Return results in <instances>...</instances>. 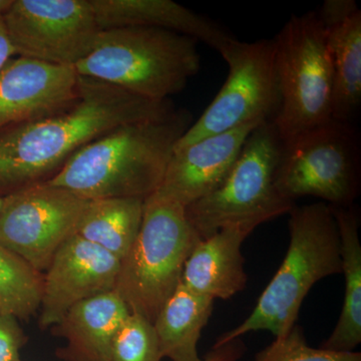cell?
Wrapping results in <instances>:
<instances>
[{"label": "cell", "instance_id": "12", "mask_svg": "<svg viewBox=\"0 0 361 361\" xmlns=\"http://www.w3.org/2000/svg\"><path fill=\"white\" fill-rule=\"evenodd\" d=\"M121 261L99 246L73 235L44 273L40 329L54 327L77 304L114 291Z\"/></svg>", "mask_w": 361, "mask_h": 361}, {"label": "cell", "instance_id": "22", "mask_svg": "<svg viewBox=\"0 0 361 361\" xmlns=\"http://www.w3.org/2000/svg\"><path fill=\"white\" fill-rule=\"evenodd\" d=\"M44 273L0 244V313L28 319L39 310Z\"/></svg>", "mask_w": 361, "mask_h": 361}, {"label": "cell", "instance_id": "21", "mask_svg": "<svg viewBox=\"0 0 361 361\" xmlns=\"http://www.w3.org/2000/svg\"><path fill=\"white\" fill-rule=\"evenodd\" d=\"M145 200L104 198L87 200L75 235L122 260L141 229Z\"/></svg>", "mask_w": 361, "mask_h": 361}, {"label": "cell", "instance_id": "31", "mask_svg": "<svg viewBox=\"0 0 361 361\" xmlns=\"http://www.w3.org/2000/svg\"><path fill=\"white\" fill-rule=\"evenodd\" d=\"M18 361H21V360H18Z\"/></svg>", "mask_w": 361, "mask_h": 361}, {"label": "cell", "instance_id": "4", "mask_svg": "<svg viewBox=\"0 0 361 361\" xmlns=\"http://www.w3.org/2000/svg\"><path fill=\"white\" fill-rule=\"evenodd\" d=\"M197 40L161 28L101 30L92 51L75 66L80 77L115 85L151 101L180 94L201 68Z\"/></svg>", "mask_w": 361, "mask_h": 361}, {"label": "cell", "instance_id": "17", "mask_svg": "<svg viewBox=\"0 0 361 361\" xmlns=\"http://www.w3.org/2000/svg\"><path fill=\"white\" fill-rule=\"evenodd\" d=\"M130 314L115 291L77 304L52 327L54 336L66 341L56 356L63 361H111L116 334Z\"/></svg>", "mask_w": 361, "mask_h": 361}, {"label": "cell", "instance_id": "13", "mask_svg": "<svg viewBox=\"0 0 361 361\" xmlns=\"http://www.w3.org/2000/svg\"><path fill=\"white\" fill-rule=\"evenodd\" d=\"M78 97L75 68L13 58L0 71V130L63 113Z\"/></svg>", "mask_w": 361, "mask_h": 361}, {"label": "cell", "instance_id": "8", "mask_svg": "<svg viewBox=\"0 0 361 361\" xmlns=\"http://www.w3.org/2000/svg\"><path fill=\"white\" fill-rule=\"evenodd\" d=\"M360 142L353 123L330 120L283 142L275 185L286 200L311 196L349 207L360 185Z\"/></svg>", "mask_w": 361, "mask_h": 361}, {"label": "cell", "instance_id": "1", "mask_svg": "<svg viewBox=\"0 0 361 361\" xmlns=\"http://www.w3.org/2000/svg\"><path fill=\"white\" fill-rule=\"evenodd\" d=\"M80 97L58 115L0 130V196L47 182L85 145L126 123L176 110L171 99L151 101L78 75Z\"/></svg>", "mask_w": 361, "mask_h": 361}, {"label": "cell", "instance_id": "24", "mask_svg": "<svg viewBox=\"0 0 361 361\" xmlns=\"http://www.w3.org/2000/svg\"><path fill=\"white\" fill-rule=\"evenodd\" d=\"M253 361H361V353L311 348L306 343L303 329L295 324L286 336L276 337L258 353Z\"/></svg>", "mask_w": 361, "mask_h": 361}, {"label": "cell", "instance_id": "15", "mask_svg": "<svg viewBox=\"0 0 361 361\" xmlns=\"http://www.w3.org/2000/svg\"><path fill=\"white\" fill-rule=\"evenodd\" d=\"M101 30L111 28H161L205 42L221 56L236 42L213 20L172 0H90Z\"/></svg>", "mask_w": 361, "mask_h": 361}, {"label": "cell", "instance_id": "25", "mask_svg": "<svg viewBox=\"0 0 361 361\" xmlns=\"http://www.w3.org/2000/svg\"><path fill=\"white\" fill-rule=\"evenodd\" d=\"M25 341L18 319L0 313V361L20 360V351Z\"/></svg>", "mask_w": 361, "mask_h": 361}, {"label": "cell", "instance_id": "6", "mask_svg": "<svg viewBox=\"0 0 361 361\" xmlns=\"http://www.w3.org/2000/svg\"><path fill=\"white\" fill-rule=\"evenodd\" d=\"M283 142L273 122L252 130L229 174L217 189L186 207L190 224L200 239L221 228L259 225L289 214L295 203L278 192L275 175Z\"/></svg>", "mask_w": 361, "mask_h": 361}, {"label": "cell", "instance_id": "7", "mask_svg": "<svg viewBox=\"0 0 361 361\" xmlns=\"http://www.w3.org/2000/svg\"><path fill=\"white\" fill-rule=\"evenodd\" d=\"M280 108L273 121L287 142L332 120V70L317 13L292 16L274 37Z\"/></svg>", "mask_w": 361, "mask_h": 361}, {"label": "cell", "instance_id": "29", "mask_svg": "<svg viewBox=\"0 0 361 361\" xmlns=\"http://www.w3.org/2000/svg\"><path fill=\"white\" fill-rule=\"evenodd\" d=\"M13 4V0H0V13H6L8 7Z\"/></svg>", "mask_w": 361, "mask_h": 361}, {"label": "cell", "instance_id": "28", "mask_svg": "<svg viewBox=\"0 0 361 361\" xmlns=\"http://www.w3.org/2000/svg\"><path fill=\"white\" fill-rule=\"evenodd\" d=\"M14 56H16V51L8 39L4 16L0 13V71Z\"/></svg>", "mask_w": 361, "mask_h": 361}, {"label": "cell", "instance_id": "20", "mask_svg": "<svg viewBox=\"0 0 361 361\" xmlns=\"http://www.w3.org/2000/svg\"><path fill=\"white\" fill-rule=\"evenodd\" d=\"M325 37L332 70L331 118L353 123L361 104V11L326 28Z\"/></svg>", "mask_w": 361, "mask_h": 361}, {"label": "cell", "instance_id": "10", "mask_svg": "<svg viewBox=\"0 0 361 361\" xmlns=\"http://www.w3.org/2000/svg\"><path fill=\"white\" fill-rule=\"evenodd\" d=\"M16 56L75 68L101 28L90 0H13L2 14Z\"/></svg>", "mask_w": 361, "mask_h": 361}, {"label": "cell", "instance_id": "18", "mask_svg": "<svg viewBox=\"0 0 361 361\" xmlns=\"http://www.w3.org/2000/svg\"><path fill=\"white\" fill-rule=\"evenodd\" d=\"M341 238L342 273L345 295L341 316L331 336L320 348L350 353L361 342V245L360 214L355 207L331 206Z\"/></svg>", "mask_w": 361, "mask_h": 361}, {"label": "cell", "instance_id": "2", "mask_svg": "<svg viewBox=\"0 0 361 361\" xmlns=\"http://www.w3.org/2000/svg\"><path fill=\"white\" fill-rule=\"evenodd\" d=\"M192 123L185 109L126 123L75 152L47 183L85 200H146L160 187L176 145Z\"/></svg>", "mask_w": 361, "mask_h": 361}, {"label": "cell", "instance_id": "14", "mask_svg": "<svg viewBox=\"0 0 361 361\" xmlns=\"http://www.w3.org/2000/svg\"><path fill=\"white\" fill-rule=\"evenodd\" d=\"M261 123L209 135L184 148L176 149L155 193L172 199L185 208L212 193L229 174L247 137Z\"/></svg>", "mask_w": 361, "mask_h": 361}, {"label": "cell", "instance_id": "16", "mask_svg": "<svg viewBox=\"0 0 361 361\" xmlns=\"http://www.w3.org/2000/svg\"><path fill=\"white\" fill-rule=\"evenodd\" d=\"M255 228L250 224L226 226L201 239L185 263L180 284L214 300H226L244 290L248 276L241 246Z\"/></svg>", "mask_w": 361, "mask_h": 361}, {"label": "cell", "instance_id": "9", "mask_svg": "<svg viewBox=\"0 0 361 361\" xmlns=\"http://www.w3.org/2000/svg\"><path fill=\"white\" fill-rule=\"evenodd\" d=\"M227 78L200 118L182 135L176 149L250 125L273 122L280 108V92L272 39H237L222 56Z\"/></svg>", "mask_w": 361, "mask_h": 361}, {"label": "cell", "instance_id": "11", "mask_svg": "<svg viewBox=\"0 0 361 361\" xmlns=\"http://www.w3.org/2000/svg\"><path fill=\"white\" fill-rule=\"evenodd\" d=\"M87 200L47 182L4 197L0 244L44 273L61 246L77 231Z\"/></svg>", "mask_w": 361, "mask_h": 361}, {"label": "cell", "instance_id": "19", "mask_svg": "<svg viewBox=\"0 0 361 361\" xmlns=\"http://www.w3.org/2000/svg\"><path fill=\"white\" fill-rule=\"evenodd\" d=\"M214 299L188 290L180 283L153 322L161 355L171 361H202L198 343L212 315Z\"/></svg>", "mask_w": 361, "mask_h": 361}, {"label": "cell", "instance_id": "23", "mask_svg": "<svg viewBox=\"0 0 361 361\" xmlns=\"http://www.w3.org/2000/svg\"><path fill=\"white\" fill-rule=\"evenodd\" d=\"M160 346L153 323L130 314L114 341L111 361H161Z\"/></svg>", "mask_w": 361, "mask_h": 361}, {"label": "cell", "instance_id": "27", "mask_svg": "<svg viewBox=\"0 0 361 361\" xmlns=\"http://www.w3.org/2000/svg\"><path fill=\"white\" fill-rule=\"evenodd\" d=\"M245 351V343L241 338H236L222 345L213 346L202 361H239Z\"/></svg>", "mask_w": 361, "mask_h": 361}, {"label": "cell", "instance_id": "3", "mask_svg": "<svg viewBox=\"0 0 361 361\" xmlns=\"http://www.w3.org/2000/svg\"><path fill=\"white\" fill-rule=\"evenodd\" d=\"M290 243L283 262L241 324L218 337L214 346L267 330L286 336L295 325L304 298L323 278L342 273L341 238L331 206L324 202L289 212Z\"/></svg>", "mask_w": 361, "mask_h": 361}, {"label": "cell", "instance_id": "30", "mask_svg": "<svg viewBox=\"0 0 361 361\" xmlns=\"http://www.w3.org/2000/svg\"><path fill=\"white\" fill-rule=\"evenodd\" d=\"M2 204H4V197L0 196V210H1Z\"/></svg>", "mask_w": 361, "mask_h": 361}, {"label": "cell", "instance_id": "26", "mask_svg": "<svg viewBox=\"0 0 361 361\" xmlns=\"http://www.w3.org/2000/svg\"><path fill=\"white\" fill-rule=\"evenodd\" d=\"M360 11L355 0H325L319 13H317L323 27H332L341 25Z\"/></svg>", "mask_w": 361, "mask_h": 361}, {"label": "cell", "instance_id": "5", "mask_svg": "<svg viewBox=\"0 0 361 361\" xmlns=\"http://www.w3.org/2000/svg\"><path fill=\"white\" fill-rule=\"evenodd\" d=\"M200 240L184 206L158 193L145 200L141 229L121 260L114 288L130 313L155 322Z\"/></svg>", "mask_w": 361, "mask_h": 361}]
</instances>
